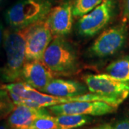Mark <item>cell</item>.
<instances>
[{
    "label": "cell",
    "instance_id": "8",
    "mask_svg": "<svg viewBox=\"0 0 129 129\" xmlns=\"http://www.w3.org/2000/svg\"><path fill=\"white\" fill-rule=\"evenodd\" d=\"M126 27L117 25L103 32L90 47L91 55L103 57L114 55L124 45L126 40Z\"/></svg>",
    "mask_w": 129,
    "mask_h": 129
},
{
    "label": "cell",
    "instance_id": "11",
    "mask_svg": "<svg viewBox=\"0 0 129 129\" xmlns=\"http://www.w3.org/2000/svg\"><path fill=\"white\" fill-rule=\"evenodd\" d=\"M47 114L48 112L43 108L15 105L9 113L7 123L12 129L28 128L37 118Z\"/></svg>",
    "mask_w": 129,
    "mask_h": 129
},
{
    "label": "cell",
    "instance_id": "9",
    "mask_svg": "<svg viewBox=\"0 0 129 129\" xmlns=\"http://www.w3.org/2000/svg\"><path fill=\"white\" fill-rule=\"evenodd\" d=\"M73 6L67 2L52 8L45 21L52 35L63 36L70 32L73 26Z\"/></svg>",
    "mask_w": 129,
    "mask_h": 129
},
{
    "label": "cell",
    "instance_id": "1",
    "mask_svg": "<svg viewBox=\"0 0 129 129\" xmlns=\"http://www.w3.org/2000/svg\"><path fill=\"white\" fill-rule=\"evenodd\" d=\"M32 25L13 30L7 29L4 32L3 41L7 62L2 70V77L7 82H18L22 78L25 63L26 41Z\"/></svg>",
    "mask_w": 129,
    "mask_h": 129
},
{
    "label": "cell",
    "instance_id": "7",
    "mask_svg": "<svg viewBox=\"0 0 129 129\" xmlns=\"http://www.w3.org/2000/svg\"><path fill=\"white\" fill-rule=\"evenodd\" d=\"M52 40V33L45 19L32 25L26 41L25 62L42 61L44 52Z\"/></svg>",
    "mask_w": 129,
    "mask_h": 129
},
{
    "label": "cell",
    "instance_id": "3",
    "mask_svg": "<svg viewBox=\"0 0 129 129\" xmlns=\"http://www.w3.org/2000/svg\"><path fill=\"white\" fill-rule=\"evenodd\" d=\"M42 62L54 74L64 75L75 69L77 56L62 36H55L45 51Z\"/></svg>",
    "mask_w": 129,
    "mask_h": 129
},
{
    "label": "cell",
    "instance_id": "18",
    "mask_svg": "<svg viewBox=\"0 0 129 129\" xmlns=\"http://www.w3.org/2000/svg\"><path fill=\"white\" fill-rule=\"evenodd\" d=\"M111 129H129V120L119 121L115 125L112 126Z\"/></svg>",
    "mask_w": 129,
    "mask_h": 129
},
{
    "label": "cell",
    "instance_id": "6",
    "mask_svg": "<svg viewBox=\"0 0 129 129\" xmlns=\"http://www.w3.org/2000/svg\"><path fill=\"white\" fill-rule=\"evenodd\" d=\"M49 111L55 115H86L99 116L113 113L117 107L100 101H73L48 107Z\"/></svg>",
    "mask_w": 129,
    "mask_h": 129
},
{
    "label": "cell",
    "instance_id": "17",
    "mask_svg": "<svg viewBox=\"0 0 129 129\" xmlns=\"http://www.w3.org/2000/svg\"><path fill=\"white\" fill-rule=\"evenodd\" d=\"M14 107V104L10 100L7 92L0 87V118L9 115Z\"/></svg>",
    "mask_w": 129,
    "mask_h": 129
},
{
    "label": "cell",
    "instance_id": "10",
    "mask_svg": "<svg viewBox=\"0 0 129 129\" xmlns=\"http://www.w3.org/2000/svg\"><path fill=\"white\" fill-rule=\"evenodd\" d=\"M22 78L32 88L41 91L54 78V73L42 61H29L24 64Z\"/></svg>",
    "mask_w": 129,
    "mask_h": 129
},
{
    "label": "cell",
    "instance_id": "4",
    "mask_svg": "<svg viewBox=\"0 0 129 129\" xmlns=\"http://www.w3.org/2000/svg\"><path fill=\"white\" fill-rule=\"evenodd\" d=\"M84 81L90 92L108 98L118 106L129 95V83L117 80L106 73L85 75Z\"/></svg>",
    "mask_w": 129,
    "mask_h": 129
},
{
    "label": "cell",
    "instance_id": "24",
    "mask_svg": "<svg viewBox=\"0 0 129 129\" xmlns=\"http://www.w3.org/2000/svg\"><path fill=\"white\" fill-rule=\"evenodd\" d=\"M7 129H12V128H7Z\"/></svg>",
    "mask_w": 129,
    "mask_h": 129
},
{
    "label": "cell",
    "instance_id": "5",
    "mask_svg": "<svg viewBox=\"0 0 129 129\" xmlns=\"http://www.w3.org/2000/svg\"><path fill=\"white\" fill-rule=\"evenodd\" d=\"M113 9L112 0H103L90 12L81 17L77 29L83 37H92L106 27L110 22Z\"/></svg>",
    "mask_w": 129,
    "mask_h": 129
},
{
    "label": "cell",
    "instance_id": "20",
    "mask_svg": "<svg viewBox=\"0 0 129 129\" xmlns=\"http://www.w3.org/2000/svg\"><path fill=\"white\" fill-rule=\"evenodd\" d=\"M125 14L129 22V0H125Z\"/></svg>",
    "mask_w": 129,
    "mask_h": 129
},
{
    "label": "cell",
    "instance_id": "22",
    "mask_svg": "<svg viewBox=\"0 0 129 129\" xmlns=\"http://www.w3.org/2000/svg\"><path fill=\"white\" fill-rule=\"evenodd\" d=\"M7 125H0V129H7Z\"/></svg>",
    "mask_w": 129,
    "mask_h": 129
},
{
    "label": "cell",
    "instance_id": "23",
    "mask_svg": "<svg viewBox=\"0 0 129 129\" xmlns=\"http://www.w3.org/2000/svg\"><path fill=\"white\" fill-rule=\"evenodd\" d=\"M22 129H32L31 128H22Z\"/></svg>",
    "mask_w": 129,
    "mask_h": 129
},
{
    "label": "cell",
    "instance_id": "15",
    "mask_svg": "<svg viewBox=\"0 0 129 129\" xmlns=\"http://www.w3.org/2000/svg\"><path fill=\"white\" fill-rule=\"evenodd\" d=\"M103 0H75L73 5V14L75 17H82L100 5Z\"/></svg>",
    "mask_w": 129,
    "mask_h": 129
},
{
    "label": "cell",
    "instance_id": "2",
    "mask_svg": "<svg viewBox=\"0 0 129 129\" xmlns=\"http://www.w3.org/2000/svg\"><path fill=\"white\" fill-rule=\"evenodd\" d=\"M51 8L47 0H21L6 12V20L13 29H22L46 18Z\"/></svg>",
    "mask_w": 129,
    "mask_h": 129
},
{
    "label": "cell",
    "instance_id": "19",
    "mask_svg": "<svg viewBox=\"0 0 129 129\" xmlns=\"http://www.w3.org/2000/svg\"><path fill=\"white\" fill-rule=\"evenodd\" d=\"M112 128V125L111 124H103L100 125H98V126H94L92 128H85V129H111Z\"/></svg>",
    "mask_w": 129,
    "mask_h": 129
},
{
    "label": "cell",
    "instance_id": "21",
    "mask_svg": "<svg viewBox=\"0 0 129 129\" xmlns=\"http://www.w3.org/2000/svg\"><path fill=\"white\" fill-rule=\"evenodd\" d=\"M3 34H4V32L2 31V27L0 24V45L2 42V40H3Z\"/></svg>",
    "mask_w": 129,
    "mask_h": 129
},
{
    "label": "cell",
    "instance_id": "16",
    "mask_svg": "<svg viewBox=\"0 0 129 129\" xmlns=\"http://www.w3.org/2000/svg\"><path fill=\"white\" fill-rule=\"evenodd\" d=\"M30 128L32 129H57L58 125L56 117L47 114L37 118L32 123Z\"/></svg>",
    "mask_w": 129,
    "mask_h": 129
},
{
    "label": "cell",
    "instance_id": "12",
    "mask_svg": "<svg viewBox=\"0 0 129 129\" xmlns=\"http://www.w3.org/2000/svg\"><path fill=\"white\" fill-rule=\"evenodd\" d=\"M85 85L76 81L52 79L40 92L57 97H73L84 95L87 92Z\"/></svg>",
    "mask_w": 129,
    "mask_h": 129
},
{
    "label": "cell",
    "instance_id": "14",
    "mask_svg": "<svg viewBox=\"0 0 129 129\" xmlns=\"http://www.w3.org/2000/svg\"><path fill=\"white\" fill-rule=\"evenodd\" d=\"M57 129H74L88 123L91 118L86 115H56Z\"/></svg>",
    "mask_w": 129,
    "mask_h": 129
},
{
    "label": "cell",
    "instance_id": "13",
    "mask_svg": "<svg viewBox=\"0 0 129 129\" xmlns=\"http://www.w3.org/2000/svg\"><path fill=\"white\" fill-rule=\"evenodd\" d=\"M106 74L122 82L129 83V59L117 60L106 68Z\"/></svg>",
    "mask_w": 129,
    "mask_h": 129
}]
</instances>
